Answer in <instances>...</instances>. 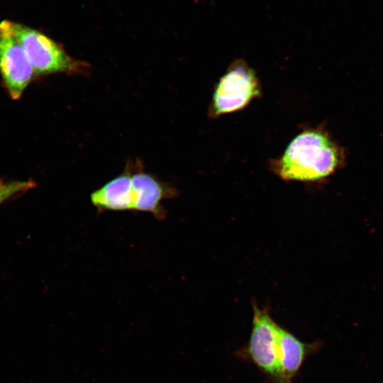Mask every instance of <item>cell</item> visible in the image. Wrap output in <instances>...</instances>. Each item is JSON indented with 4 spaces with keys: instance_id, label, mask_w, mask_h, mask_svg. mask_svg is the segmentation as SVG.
Wrapping results in <instances>:
<instances>
[{
    "instance_id": "6da1fadb",
    "label": "cell",
    "mask_w": 383,
    "mask_h": 383,
    "mask_svg": "<svg viewBox=\"0 0 383 383\" xmlns=\"http://www.w3.org/2000/svg\"><path fill=\"white\" fill-rule=\"evenodd\" d=\"M343 150L323 129L297 135L275 160V172L286 180L314 181L332 174L343 162Z\"/></svg>"
},
{
    "instance_id": "7a4b0ae2",
    "label": "cell",
    "mask_w": 383,
    "mask_h": 383,
    "mask_svg": "<svg viewBox=\"0 0 383 383\" xmlns=\"http://www.w3.org/2000/svg\"><path fill=\"white\" fill-rule=\"evenodd\" d=\"M277 326L268 310L261 309L253 304L252 326L249 340L235 354L255 365L267 377L270 383H287L279 365Z\"/></svg>"
},
{
    "instance_id": "3957f363",
    "label": "cell",
    "mask_w": 383,
    "mask_h": 383,
    "mask_svg": "<svg viewBox=\"0 0 383 383\" xmlns=\"http://www.w3.org/2000/svg\"><path fill=\"white\" fill-rule=\"evenodd\" d=\"M260 94V84L253 70L244 60H235L214 89L209 116L215 118L243 109Z\"/></svg>"
},
{
    "instance_id": "277c9868",
    "label": "cell",
    "mask_w": 383,
    "mask_h": 383,
    "mask_svg": "<svg viewBox=\"0 0 383 383\" xmlns=\"http://www.w3.org/2000/svg\"><path fill=\"white\" fill-rule=\"evenodd\" d=\"M12 30L24 49L36 75L57 72H76L82 62L70 57L53 40L30 27L15 22Z\"/></svg>"
},
{
    "instance_id": "5b68a950",
    "label": "cell",
    "mask_w": 383,
    "mask_h": 383,
    "mask_svg": "<svg viewBox=\"0 0 383 383\" xmlns=\"http://www.w3.org/2000/svg\"><path fill=\"white\" fill-rule=\"evenodd\" d=\"M11 21L0 23V74L12 99H19L35 74L22 45L15 36Z\"/></svg>"
},
{
    "instance_id": "8992f818",
    "label": "cell",
    "mask_w": 383,
    "mask_h": 383,
    "mask_svg": "<svg viewBox=\"0 0 383 383\" xmlns=\"http://www.w3.org/2000/svg\"><path fill=\"white\" fill-rule=\"evenodd\" d=\"M133 211L152 213L156 218H165L162 206L164 199L172 197L175 190L153 175L143 171L138 165L130 167Z\"/></svg>"
},
{
    "instance_id": "52a82bcc",
    "label": "cell",
    "mask_w": 383,
    "mask_h": 383,
    "mask_svg": "<svg viewBox=\"0 0 383 383\" xmlns=\"http://www.w3.org/2000/svg\"><path fill=\"white\" fill-rule=\"evenodd\" d=\"M279 365L287 383H294L295 377L306 357L318 348V343L301 341L287 330L277 326Z\"/></svg>"
},
{
    "instance_id": "ba28073f",
    "label": "cell",
    "mask_w": 383,
    "mask_h": 383,
    "mask_svg": "<svg viewBox=\"0 0 383 383\" xmlns=\"http://www.w3.org/2000/svg\"><path fill=\"white\" fill-rule=\"evenodd\" d=\"M130 167L106 182L90 195L92 205L99 212L104 211H132Z\"/></svg>"
},
{
    "instance_id": "9c48e42d",
    "label": "cell",
    "mask_w": 383,
    "mask_h": 383,
    "mask_svg": "<svg viewBox=\"0 0 383 383\" xmlns=\"http://www.w3.org/2000/svg\"><path fill=\"white\" fill-rule=\"evenodd\" d=\"M35 187L33 180H12L0 182V206L25 194Z\"/></svg>"
}]
</instances>
